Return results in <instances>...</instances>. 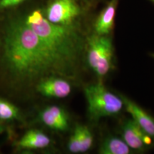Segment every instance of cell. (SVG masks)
<instances>
[{
	"label": "cell",
	"mask_w": 154,
	"mask_h": 154,
	"mask_svg": "<svg viewBox=\"0 0 154 154\" xmlns=\"http://www.w3.org/2000/svg\"><path fill=\"white\" fill-rule=\"evenodd\" d=\"M82 9L76 0H50L44 14L49 22L63 26H74Z\"/></svg>",
	"instance_id": "5b68a950"
},
{
	"label": "cell",
	"mask_w": 154,
	"mask_h": 154,
	"mask_svg": "<svg viewBox=\"0 0 154 154\" xmlns=\"http://www.w3.org/2000/svg\"><path fill=\"white\" fill-rule=\"evenodd\" d=\"M42 122L48 128L57 131H65L69 128V116L62 108L58 106H50L40 113Z\"/></svg>",
	"instance_id": "ba28073f"
},
{
	"label": "cell",
	"mask_w": 154,
	"mask_h": 154,
	"mask_svg": "<svg viewBox=\"0 0 154 154\" xmlns=\"http://www.w3.org/2000/svg\"><path fill=\"white\" fill-rule=\"evenodd\" d=\"M19 109L16 106L0 97V120L12 121L19 117Z\"/></svg>",
	"instance_id": "4fadbf2b"
},
{
	"label": "cell",
	"mask_w": 154,
	"mask_h": 154,
	"mask_svg": "<svg viewBox=\"0 0 154 154\" xmlns=\"http://www.w3.org/2000/svg\"><path fill=\"white\" fill-rule=\"evenodd\" d=\"M88 112L92 120L113 116L121 112L124 106L121 96L109 91L101 83L91 84L84 88Z\"/></svg>",
	"instance_id": "3957f363"
},
{
	"label": "cell",
	"mask_w": 154,
	"mask_h": 154,
	"mask_svg": "<svg viewBox=\"0 0 154 154\" xmlns=\"http://www.w3.org/2000/svg\"><path fill=\"white\" fill-rule=\"evenodd\" d=\"M0 121H1V120H0Z\"/></svg>",
	"instance_id": "d6986e66"
},
{
	"label": "cell",
	"mask_w": 154,
	"mask_h": 154,
	"mask_svg": "<svg viewBox=\"0 0 154 154\" xmlns=\"http://www.w3.org/2000/svg\"><path fill=\"white\" fill-rule=\"evenodd\" d=\"M123 140L131 149L135 151H143L147 146L144 143L143 137L146 133L135 122L134 120H127L121 130Z\"/></svg>",
	"instance_id": "30bf717a"
},
{
	"label": "cell",
	"mask_w": 154,
	"mask_h": 154,
	"mask_svg": "<svg viewBox=\"0 0 154 154\" xmlns=\"http://www.w3.org/2000/svg\"><path fill=\"white\" fill-rule=\"evenodd\" d=\"M80 137V153H85L91 148L94 142L93 134L87 126L77 125Z\"/></svg>",
	"instance_id": "5bb4252c"
},
{
	"label": "cell",
	"mask_w": 154,
	"mask_h": 154,
	"mask_svg": "<svg viewBox=\"0 0 154 154\" xmlns=\"http://www.w3.org/2000/svg\"><path fill=\"white\" fill-rule=\"evenodd\" d=\"M150 1L152 2H153V3H154V0H150Z\"/></svg>",
	"instance_id": "e0dca14e"
},
{
	"label": "cell",
	"mask_w": 154,
	"mask_h": 154,
	"mask_svg": "<svg viewBox=\"0 0 154 154\" xmlns=\"http://www.w3.org/2000/svg\"><path fill=\"white\" fill-rule=\"evenodd\" d=\"M24 22L57 52L79 67L86 42L74 26H63L49 22L40 9L24 17Z\"/></svg>",
	"instance_id": "7a4b0ae2"
},
{
	"label": "cell",
	"mask_w": 154,
	"mask_h": 154,
	"mask_svg": "<svg viewBox=\"0 0 154 154\" xmlns=\"http://www.w3.org/2000/svg\"><path fill=\"white\" fill-rule=\"evenodd\" d=\"M131 149L120 138L109 136L103 140L100 146L99 153L101 154H129Z\"/></svg>",
	"instance_id": "7c38bea8"
},
{
	"label": "cell",
	"mask_w": 154,
	"mask_h": 154,
	"mask_svg": "<svg viewBox=\"0 0 154 154\" xmlns=\"http://www.w3.org/2000/svg\"><path fill=\"white\" fill-rule=\"evenodd\" d=\"M36 90L45 97L62 99L71 94L72 86L66 79L53 76L39 81L36 84Z\"/></svg>",
	"instance_id": "8992f818"
},
{
	"label": "cell",
	"mask_w": 154,
	"mask_h": 154,
	"mask_svg": "<svg viewBox=\"0 0 154 154\" xmlns=\"http://www.w3.org/2000/svg\"><path fill=\"white\" fill-rule=\"evenodd\" d=\"M127 112L146 134L154 138V119L143 109L124 95H120Z\"/></svg>",
	"instance_id": "52a82bcc"
},
{
	"label": "cell",
	"mask_w": 154,
	"mask_h": 154,
	"mask_svg": "<svg viewBox=\"0 0 154 154\" xmlns=\"http://www.w3.org/2000/svg\"><path fill=\"white\" fill-rule=\"evenodd\" d=\"M119 0H109L94 22L96 34L110 35L114 25V19Z\"/></svg>",
	"instance_id": "9c48e42d"
},
{
	"label": "cell",
	"mask_w": 154,
	"mask_h": 154,
	"mask_svg": "<svg viewBox=\"0 0 154 154\" xmlns=\"http://www.w3.org/2000/svg\"><path fill=\"white\" fill-rule=\"evenodd\" d=\"M51 139L39 130L32 129L25 133L17 143V147L22 149H41L49 146Z\"/></svg>",
	"instance_id": "8fae6325"
},
{
	"label": "cell",
	"mask_w": 154,
	"mask_h": 154,
	"mask_svg": "<svg viewBox=\"0 0 154 154\" xmlns=\"http://www.w3.org/2000/svg\"><path fill=\"white\" fill-rule=\"evenodd\" d=\"M80 137L79 132L78 128L76 126L75 129L70 136L68 143V149L69 151L72 153H80Z\"/></svg>",
	"instance_id": "9a60e30c"
},
{
	"label": "cell",
	"mask_w": 154,
	"mask_h": 154,
	"mask_svg": "<svg viewBox=\"0 0 154 154\" xmlns=\"http://www.w3.org/2000/svg\"><path fill=\"white\" fill-rule=\"evenodd\" d=\"M2 64L11 82L19 86L36 85L53 76L74 79L79 69L50 47L24 17H12L4 26Z\"/></svg>",
	"instance_id": "6da1fadb"
},
{
	"label": "cell",
	"mask_w": 154,
	"mask_h": 154,
	"mask_svg": "<svg viewBox=\"0 0 154 154\" xmlns=\"http://www.w3.org/2000/svg\"><path fill=\"white\" fill-rule=\"evenodd\" d=\"M86 60L96 76H105L113 66V49L109 35L94 34L86 40Z\"/></svg>",
	"instance_id": "277c9868"
},
{
	"label": "cell",
	"mask_w": 154,
	"mask_h": 154,
	"mask_svg": "<svg viewBox=\"0 0 154 154\" xmlns=\"http://www.w3.org/2000/svg\"><path fill=\"white\" fill-rule=\"evenodd\" d=\"M153 58H154V54H153Z\"/></svg>",
	"instance_id": "ac0fdd59"
},
{
	"label": "cell",
	"mask_w": 154,
	"mask_h": 154,
	"mask_svg": "<svg viewBox=\"0 0 154 154\" xmlns=\"http://www.w3.org/2000/svg\"><path fill=\"white\" fill-rule=\"evenodd\" d=\"M25 0H0V9H9L24 2Z\"/></svg>",
	"instance_id": "2e32d148"
}]
</instances>
